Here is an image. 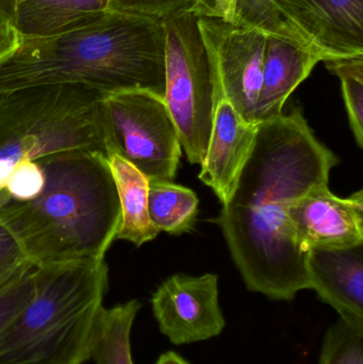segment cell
Listing matches in <instances>:
<instances>
[{
	"mask_svg": "<svg viewBox=\"0 0 363 364\" xmlns=\"http://www.w3.org/2000/svg\"><path fill=\"white\" fill-rule=\"evenodd\" d=\"M99 117L106 157L119 156L148 181L175 178L183 147L163 98L141 90L108 94Z\"/></svg>",
	"mask_w": 363,
	"mask_h": 364,
	"instance_id": "52a82bcc",
	"label": "cell"
},
{
	"mask_svg": "<svg viewBox=\"0 0 363 364\" xmlns=\"http://www.w3.org/2000/svg\"><path fill=\"white\" fill-rule=\"evenodd\" d=\"M228 21L288 41L281 21V0H234Z\"/></svg>",
	"mask_w": 363,
	"mask_h": 364,
	"instance_id": "44dd1931",
	"label": "cell"
},
{
	"mask_svg": "<svg viewBox=\"0 0 363 364\" xmlns=\"http://www.w3.org/2000/svg\"><path fill=\"white\" fill-rule=\"evenodd\" d=\"M288 41L323 62L363 55V0H281Z\"/></svg>",
	"mask_w": 363,
	"mask_h": 364,
	"instance_id": "30bf717a",
	"label": "cell"
},
{
	"mask_svg": "<svg viewBox=\"0 0 363 364\" xmlns=\"http://www.w3.org/2000/svg\"><path fill=\"white\" fill-rule=\"evenodd\" d=\"M197 195L172 181H149L148 213L159 232L179 235L194 227L198 212Z\"/></svg>",
	"mask_w": 363,
	"mask_h": 364,
	"instance_id": "ac0fdd59",
	"label": "cell"
},
{
	"mask_svg": "<svg viewBox=\"0 0 363 364\" xmlns=\"http://www.w3.org/2000/svg\"><path fill=\"white\" fill-rule=\"evenodd\" d=\"M34 267L23 272L0 290V333L33 297Z\"/></svg>",
	"mask_w": 363,
	"mask_h": 364,
	"instance_id": "603a6c76",
	"label": "cell"
},
{
	"mask_svg": "<svg viewBox=\"0 0 363 364\" xmlns=\"http://www.w3.org/2000/svg\"><path fill=\"white\" fill-rule=\"evenodd\" d=\"M166 31L164 102L190 164L202 166L212 132L217 98L197 15L191 6L162 19Z\"/></svg>",
	"mask_w": 363,
	"mask_h": 364,
	"instance_id": "8992f818",
	"label": "cell"
},
{
	"mask_svg": "<svg viewBox=\"0 0 363 364\" xmlns=\"http://www.w3.org/2000/svg\"><path fill=\"white\" fill-rule=\"evenodd\" d=\"M196 0H110V11L163 19L172 13L191 6Z\"/></svg>",
	"mask_w": 363,
	"mask_h": 364,
	"instance_id": "cb8c5ba5",
	"label": "cell"
},
{
	"mask_svg": "<svg viewBox=\"0 0 363 364\" xmlns=\"http://www.w3.org/2000/svg\"><path fill=\"white\" fill-rule=\"evenodd\" d=\"M234 0H223V16L222 18L228 21L230 15H232V6H234Z\"/></svg>",
	"mask_w": 363,
	"mask_h": 364,
	"instance_id": "f1b7e54d",
	"label": "cell"
},
{
	"mask_svg": "<svg viewBox=\"0 0 363 364\" xmlns=\"http://www.w3.org/2000/svg\"><path fill=\"white\" fill-rule=\"evenodd\" d=\"M110 11V0H15L12 27L19 40L79 29Z\"/></svg>",
	"mask_w": 363,
	"mask_h": 364,
	"instance_id": "9a60e30c",
	"label": "cell"
},
{
	"mask_svg": "<svg viewBox=\"0 0 363 364\" xmlns=\"http://www.w3.org/2000/svg\"><path fill=\"white\" fill-rule=\"evenodd\" d=\"M318 364H363V324L339 318L326 331Z\"/></svg>",
	"mask_w": 363,
	"mask_h": 364,
	"instance_id": "ffe728a7",
	"label": "cell"
},
{
	"mask_svg": "<svg viewBox=\"0 0 363 364\" xmlns=\"http://www.w3.org/2000/svg\"><path fill=\"white\" fill-rule=\"evenodd\" d=\"M306 264L310 290L339 318L363 324V244L313 248Z\"/></svg>",
	"mask_w": 363,
	"mask_h": 364,
	"instance_id": "4fadbf2b",
	"label": "cell"
},
{
	"mask_svg": "<svg viewBox=\"0 0 363 364\" xmlns=\"http://www.w3.org/2000/svg\"><path fill=\"white\" fill-rule=\"evenodd\" d=\"M153 364H191L187 359L183 358L180 354L174 352V350H168L163 353L158 357L157 360Z\"/></svg>",
	"mask_w": 363,
	"mask_h": 364,
	"instance_id": "4316f807",
	"label": "cell"
},
{
	"mask_svg": "<svg viewBox=\"0 0 363 364\" xmlns=\"http://www.w3.org/2000/svg\"><path fill=\"white\" fill-rule=\"evenodd\" d=\"M197 25L212 70L217 102L225 100L243 119L256 123L268 36L217 16L197 15Z\"/></svg>",
	"mask_w": 363,
	"mask_h": 364,
	"instance_id": "ba28073f",
	"label": "cell"
},
{
	"mask_svg": "<svg viewBox=\"0 0 363 364\" xmlns=\"http://www.w3.org/2000/svg\"><path fill=\"white\" fill-rule=\"evenodd\" d=\"M328 72L341 81L350 125L359 149H363V55L324 62Z\"/></svg>",
	"mask_w": 363,
	"mask_h": 364,
	"instance_id": "d6986e66",
	"label": "cell"
},
{
	"mask_svg": "<svg viewBox=\"0 0 363 364\" xmlns=\"http://www.w3.org/2000/svg\"><path fill=\"white\" fill-rule=\"evenodd\" d=\"M33 267L21 252L14 237L0 224V290Z\"/></svg>",
	"mask_w": 363,
	"mask_h": 364,
	"instance_id": "d4e9b609",
	"label": "cell"
},
{
	"mask_svg": "<svg viewBox=\"0 0 363 364\" xmlns=\"http://www.w3.org/2000/svg\"><path fill=\"white\" fill-rule=\"evenodd\" d=\"M82 85H46L0 94V192L23 161L72 149L106 156L99 102Z\"/></svg>",
	"mask_w": 363,
	"mask_h": 364,
	"instance_id": "5b68a950",
	"label": "cell"
},
{
	"mask_svg": "<svg viewBox=\"0 0 363 364\" xmlns=\"http://www.w3.org/2000/svg\"><path fill=\"white\" fill-rule=\"evenodd\" d=\"M323 62L310 49L283 38L268 36L264 53L261 89L256 107V123L283 114V106L298 85Z\"/></svg>",
	"mask_w": 363,
	"mask_h": 364,
	"instance_id": "5bb4252c",
	"label": "cell"
},
{
	"mask_svg": "<svg viewBox=\"0 0 363 364\" xmlns=\"http://www.w3.org/2000/svg\"><path fill=\"white\" fill-rule=\"evenodd\" d=\"M338 164L300 108L259 124L234 193L212 220L249 291L290 301L310 290L307 255L294 245L288 210L311 188L328 184Z\"/></svg>",
	"mask_w": 363,
	"mask_h": 364,
	"instance_id": "6da1fadb",
	"label": "cell"
},
{
	"mask_svg": "<svg viewBox=\"0 0 363 364\" xmlns=\"http://www.w3.org/2000/svg\"><path fill=\"white\" fill-rule=\"evenodd\" d=\"M141 308L138 299H131L102 309L92 352L94 363L134 364L131 331Z\"/></svg>",
	"mask_w": 363,
	"mask_h": 364,
	"instance_id": "e0dca14e",
	"label": "cell"
},
{
	"mask_svg": "<svg viewBox=\"0 0 363 364\" xmlns=\"http://www.w3.org/2000/svg\"><path fill=\"white\" fill-rule=\"evenodd\" d=\"M108 272L104 258L34 267L33 297L0 333V364L89 361Z\"/></svg>",
	"mask_w": 363,
	"mask_h": 364,
	"instance_id": "277c9868",
	"label": "cell"
},
{
	"mask_svg": "<svg viewBox=\"0 0 363 364\" xmlns=\"http://www.w3.org/2000/svg\"><path fill=\"white\" fill-rule=\"evenodd\" d=\"M259 124L243 119L225 100H217L212 132L198 178L222 205L229 200L255 145Z\"/></svg>",
	"mask_w": 363,
	"mask_h": 364,
	"instance_id": "7c38bea8",
	"label": "cell"
},
{
	"mask_svg": "<svg viewBox=\"0 0 363 364\" xmlns=\"http://www.w3.org/2000/svg\"><path fill=\"white\" fill-rule=\"evenodd\" d=\"M106 158L121 207L117 240H125L140 247L160 233L149 218L148 179L119 156L110 154Z\"/></svg>",
	"mask_w": 363,
	"mask_h": 364,
	"instance_id": "2e32d148",
	"label": "cell"
},
{
	"mask_svg": "<svg viewBox=\"0 0 363 364\" xmlns=\"http://www.w3.org/2000/svg\"><path fill=\"white\" fill-rule=\"evenodd\" d=\"M45 183L34 198L0 209V224L34 267L104 258L121 207L106 156L72 149L40 158Z\"/></svg>",
	"mask_w": 363,
	"mask_h": 364,
	"instance_id": "3957f363",
	"label": "cell"
},
{
	"mask_svg": "<svg viewBox=\"0 0 363 364\" xmlns=\"http://www.w3.org/2000/svg\"><path fill=\"white\" fill-rule=\"evenodd\" d=\"M46 85H82L108 94L166 95L162 19L109 11L99 19L50 38L18 40L0 59V94Z\"/></svg>",
	"mask_w": 363,
	"mask_h": 364,
	"instance_id": "7a4b0ae2",
	"label": "cell"
},
{
	"mask_svg": "<svg viewBox=\"0 0 363 364\" xmlns=\"http://www.w3.org/2000/svg\"><path fill=\"white\" fill-rule=\"evenodd\" d=\"M18 36L10 23L0 17V59L6 57L18 44Z\"/></svg>",
	"mask_w": 363,
	"mask_h": 364,
	"instance_id": "484cf974",
	"label": "cell"
},
{
	"mask_svg": "<svg viewBox=\"0 0 363 364\" xmlns=\"http://www.w3.org/2000/svg\"><path fill=\"white\" fill-rule=\"evenodd\" d=\"M288 223L294 245L305 255L363 244V191L341 198L328 184L315 186L289 208Z\"/></svg>",
	"mask_w": 363,
	"mask_h": 364,
	"instance_id": "8fae6325",
	"label": "cell"
},
{
	"mask_svg": "<svg viewBox=\"0 0 363 364\" xmlns=\"http://www.w3.org/2000/svg\"><path fill=\"white\" fill-rule=\"evenodd\" d=\"M15 0H0V17L12 26Z\"/></svg>",
	"mask_w": 363,
	"mask_h": 364,
	"instance_id": "83f0119b",
	"label": "cell"
},
{
	"mask_svg": "<svg viewBox=\"0 0 363 364\" xmlns=\"http://www.w3.org/2000/svg\"><path fill=\"white\" fill-rule=\"evenodd\" d=\"M45 183V170L40 158L21 162L11 173L0 192V209L9 203L34 198Z\"/></svg>",
	"mask_w": 363,
	"mask_h": 364,
	"instance_id": "7402d4cb",
	"label": "cell"
},
{
	"mask_svg": "<svg viewBox=\"0 0 363 364\" xmlns=\"http://www.w3.org/2000/svg\"><path fill=\"white\" fill-rule=\"evenodd\" d=\"M151 304L160 333L174 346L213 339L226 326L215 274L170 276L153 292Z\"/></svg>",
	"mask_w": 363,
	"mask_h": 364,
	"instance_id": "9c48e42d",
	"label": "cell"
}]
</instances>
